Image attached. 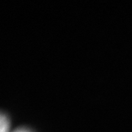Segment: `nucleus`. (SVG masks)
I'll list each match as a JSON object with an SVG mask.
<instances>
[{"label":"nucleus","mask_w":132,"mask_h":132,"mask_svg":"<svg viewBox=\"0 0 132 132\" xmlns=\"http://www.w3.org/2000/svg\"><path fill=\"white\" fill-rule=\"evenodd\" d=\"M0 127H1L0 132H9V130H10V120H9L7 116H6L5 114L1 115Z\"/></svg>","instance_id":"obj_1"},{"label":"nucleus","mask_w":132,"mask_h":132,"mask_svg":"<svg viewBox=\"0 0 132 132\" xmlns=\"http://www.w3.org/2000/svg\"><path fill=\"white\" fill-rule=\"evenodd\" d=\"M14 132H32V131L28 129H26V128H19V129L15 130Z\"/></svg>","instance_id":"obj_2"}]
</instances>
